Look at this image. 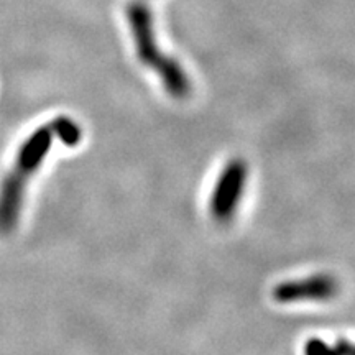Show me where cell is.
<instances>
[{
  "mask_svg": "<svg viewBox=\"0 0 355 355\" xmlns=\"http://www.w3.org/2000/svg\"><path fill=\"white\" fill-rule=\"evenodd\" d=\"M55 139L68 146H76L83 139L81 125L71 117L60 115L55 121L38 127L21 144L15 163L0 184V234L2 235L12 234L19 225L25 191L28 188L30 180L46 159Z\"/></svg>",
  "mask_w": 355,
  "mask_h": 355,
  "instance_id": "cell-1",
  "label": "cell"
},
{
  "mask_svg": "<svg viewBox=\"0 0 355 355\" xmlns=\"http://www.w3.org/2000/svg\"><path fill=\"white\" fill-rule=\"evenodd\" d=\"M125 17L140 63L158 74L163 87L173 99H188L193 89L191 79L175 58L165 55L159 48L150 0H130Z\"/></svg>",
  "mask_w": 355,
  "mask_h": 355,
  "instance_id": "cell-2",
  "label": "cell"
},
{
  "mask_svg": "<svg viewBox=\"0 0 355 355\" xmlns=\"http://www.w3.org/2000/svg\"><path fill=\"white\" fill-rule=\"evenodd\" d=\"M247 176V163L241 158L230 159L227 165L222 168L209 201V212L216 222L227 224L234 219L235 212L241 206L243 191H245Z\"/></svg>",
  "mask_w": 355,
  "mask_h": 355,
  "instance_id": "cell-3",
  "label": "cell"
},
{
  "mask_svg": "<svg viewBox=\"0 0 355 355\" xmlns=\"http://www.w3.org/2000/svg\"><path fill=\"white\" fill-rule=\"evenodd\" d=\"M339 293V283L332 275L318 273L308 278L283 282L273 288V300L279 304L300 303V301H326Z\"/></svg>",
  "mask_w": 355,
  "mask_h": 355,
  "instance_id": "cell-4",
  "label": "cell"
},
{
  "mask_svg": "<svg viewBox=\"0 0 355 355\" xmlns=\"http://www.w3.org/2000/svg\"><path fill=\"white\" fill-rule=\"evenodd\" d=\"M304 355H355V344L339 339L334 345H327L321 339H311L304 345Z\"/></svg>",
  "mask_w": 355,
  "mask_h": 355,
  "instance_id": "cell-5",
  "label": "cell"
}]
</instances>
